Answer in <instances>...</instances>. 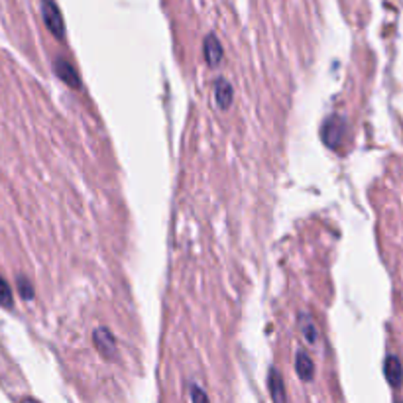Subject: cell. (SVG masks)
Returning a JSON list of instances; mask_svg holds the SVG:
<instances>
[{
	"label": "cell",
	"mask_w": 403,
	"mask_h": 403,
	"mask_svg": "<svg viewBox=\"0 0 403 403\" xmlns=\"http://www.w3.org/2000/svg\"><path fill=\"white\" fill-rule=\"evenodd\" d=\"M270 388H272L273 402L285 403L284 381H282V378H277V374H275V372H272V374H270Z\"/></svg>",
	"instance_id": "obj_4"
},
{
	"label": "cell",
	"mask_w": 403,
	"mask_h": 403,
	"mask_svg": "<svg viewBox=\"0 0 403 403\" xmlns=\"http://www.w3.org/2000/svg\"><path fill=\"white\" fill-rule=\"evenodd\" d=\"M42 12H44V20L47 24V28L55 33V36H63V20H61V14L57 10V6L52 4V2H45L42 6Z\"/></svg>",
	"instance_id": "obj_1"
},
{
	"label": "cell",
	"mask_w": 403,
	"mask_h": 403,
	"mask_svg": "<svg viewBox=\"0 0 403 403\" xmlns=\"http://www.w3.org/2000/svg\"><path fill=\"white\" fill-rule=\"evenodd\" d=\"M207 57L211 63H217L220 57V45L215 42V38H207Z\"/></svg>",
	"instance_id": "obj_7"
},
{
	"label": "cell",
	"mask_w": 403,
	"mask_h": 403,
	"mask_svg": "<svg viewBox=\"0 0 403 403\" xmlns=\"http://www.w3.org/2000/svg\"><path fill=\"white\" fill-rule=\"evenodd\" d=\"M342 120L338 116H333V119L327 120L325 128H323V138H325V144H328L330 148H337L338 142L342 140Z\"/></svg>",
	"instance_id": "obj_2"
},
{
	"label": "cell",
	"mask_w": 403,
	"mask_h": 403,
	"mask_svg": "<svg viewBox=\"0 0 403 403\" xmlns=\"http://www.w3.org/2000/svg\"><path fill=\"white\" fill-rule=\"evenodd\" d=\"M230 93H232V91H230L229 83H225V81H218L217 95H218V100H220V105H222V107H227V105H229Z\"/></svg>",
	"instance_id": "obj_8"
},
{
	"label": "cell",
	"mask_w": 403,
	"mask_h": 403,
	"mask_svg": "<svg viewBox=\"0 0 403 403\" xmlns=\"http://www.w3.org/2000/svg\"><path fill=\"white\" fill-rule=\"evenodd\" d=\"M193 402L195 403H208L207 395H205L203 392H199V390H193Z\"/></svg>",
	"instance_id": "obj_9"
},
{
	"label": "cell",
	"mask_w": 403,
	"mask_h": 403,
	"mask_svg": "<svg viewBox=\"0 0 403 403\" xmlns=\"http://www.w3.org/2000/svg\"><path fill=\"white\" fill-rule=\"evenodd\" d=\"M297 372H299V376L303 380H311V376H313V364H311L309 356L303 354V352L297 354Z\"/></svg>",
	"instance_id": "obj_5"
},
{
	"label": "cell",
	"mask_w": 403,
	"mask_h": 403,
	"mask_svg": "<svg viewBox=\"0 0 403 403\" xmlns=\"http://www.w3.org/2000/svg\"><path fill=\"white\" fill-rule=\"evenodd\" d=\"M383 372H386V378L390 381V386L393 388H400L403 381V366L400 358L395 356H388L386 358V364H383Z\"/></svg>",
	"instance_id": "obj_3"
},
{
	"label": "cell",
	"mask_w": 403,
	"mask_h": 403,
	"mask_svg": "<svg viewBox=\"0 0 403 403\" xmlns=\"http://www.w3.org/2000/svg\"><path fill=\"white\" fill-rule=\"evenodd\" d=\"M57 73H59V75H61V79H63V81H67L69 85H73V87H75V85H79V81H77V73L73 71V67L69 66V63H66V61H61V63L57 66Z\"/></svg>",
	"instance_id": "obj_6"
}]
</instances>
